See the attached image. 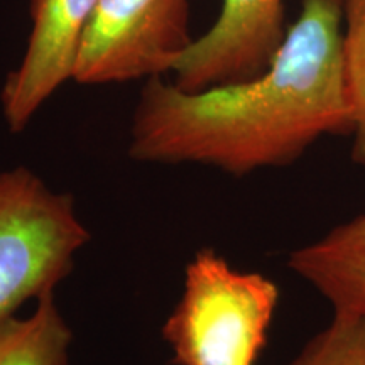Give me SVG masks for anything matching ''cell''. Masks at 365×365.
<instances>
[{"label": "cell", "instance_id": "5", "mask_svg": "<svg viewBox=\"0 0 365 365\" xmlns=\"http://www.w3.org/2000/svg\"><path fill=\"white\" fill-rule=\"evenodd\" d=\"M284 0H222L217 21L173 70L182 91L240 83L267 70L286 38Z\"/></svg>", "mask_w": 365, "mask_h": 365}, {"label": "cell", "instance_id": "4", "mask_svg": "<svg viewBox=\"0 0 365 365\" xmlns=\"http://www.w3.org/2000/svg\"><path fill=\"white\" fill-rule=\"evenodd\" d=\"M193 41L190 0H98L73 81L97 86L163 76Z\"/></svg>", "mask_w": 365, "mask_h": 365}, {"label": "cell", "instance_id": "10", "mask_svg": "<svg viewBox=\"0 0 365 365\" xmlns=\"http://www.w3.org/2000/svg\"><path fill=\"white\" fill-rule=\"evenodd\" d=\"M289 365H365V313L335 312Z\"/></svg>", "mask_w": 365, "mask_h": 365}, {"label": "cell", "instance_id": "6", "mask_svg": "<svg viewBox=\"0 0 365 365\" xmlns=\"http://www.w3.org/2000/svg\"><path fill=\"white\" fill-rule=\"evenodd\" d=\"M98 0H31V31L21 63L4 81L0 105L12 134L26 130L43 105L73 81L86 26Z\"/></svg>", "mask_w": 365, "mask_h": 365}, {"label": "cell", "instance_id": "8", "mask_svg": "<svg viewBox=\"0 0 365 365\" xmlns=\"http://www.w3.org/2000/svg\"><path fill=\"white\" fill-rule=\"evenodd\" d=\"M71 341V327L48 293L29 317L0 322V365H70Z\"/></svg>", "mask_w": 365, "mask_h": 365}, {"label": "cell", "instance_id": "2", "mask_svg": "<svg viewBox=\"0 0 365 365\" xmlns=\"http://www.w3.org/2000/svg\"><path fill=\"white\" fill-rule=\"evenodd\" d=\"M277 303L279 289L269 277L237 271L213 249H200L161 328L173 364L255 365Z\"/></svg>", "mask_w": 365, "mask_h": 365}, {"label": "cell", "instance_id": "7", "mask_svg": "<svg viewBox=\"0 0 365 365\" xmlns=\"http://www.w3.org/2000/svg\"><path fill=\"white\" fill-rule=\"evenodd\" d=\"M287 266L335 312L365 313V213L296 249Z\"/></svg>", "mask_w": 365, "mask_h": 365}, {"label": "cell", "instance_id": "9", "mask_svg": "<svg viewBox=\"0 0 365 365\" xmlns=\"http://www.w3.org/2000/svg\"><path fill=\"white\" fill-rule=\"evenodd\" d=\"M344 73L352 110V161L365 166V0H345Z\"/></svg>", "mask_w": 365, "mask_h": 365}, {"label": "cell", "instance_id": "3", "mask_svg": "<svg viewBox=\"0 0 365 365\" xmlns=\"http://www.w3.org/2000/svg\"><path fill=\"white\" fill-rule=\"evenodd\" d=\"M90 237L70 193L26 166L0 171V322L54 293Z\"/></svg>", "mask_w": 365, "mask_h": 365}, {"label": "cell", "instance_id": "1", "mask_svg": "<svg viewBox=\"0 0 365 365\" xmlns=\"http://www.w3.org/2000/svg\"><path fill=\"white\" fill-rule=\"evenodd\" d=\"M344 16L345 0H301L272 63L247 81L182 91L163 76L145 80L129 156L244 176L293 164L323 135L352 134Z\"/></svg>", "mask_w": 365, "mask_h": 365}]
</instances>
